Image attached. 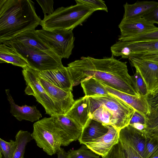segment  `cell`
Segmentation results:
<instances>
[{
  "instance_id": "d4e9b609",
  "label": "cell",
  "mask_w": 158,
  "mask_h": 158,
  "mask_svg": "<svg viewBox=\"0 0 158 158\" xmlns=\"http://www.w3.org/2000/svg\"><path fill=\"white\" fill-rule=\"evenodd\" d=\"M81 84L85 96H102L109 94L103 84L93 77L82 81Z\"/></svg>"
},
{
  "instance_id": "74e56055",
  "label": "cell",
  "mask_w": 158,
  "mask_h": 158,
  "mask_svg": "<svg viewBox=\"0 0 158 158\" xmlns=\"http://www.w3.org/2000/svg\"><path fill=\"white\" fill-rule=\"evenodd\" d=\"M148 101L150 111L158 108V92L152 95H148Z\"/></svg>"
},
{
  "instance_id": "8992f818",
  "label": "cell",
  "mask_w": 158,
  "mask_h": 158,
  "mask_svg": "<svg viewBox=\"0 0 158 158\" xmlns=\"http://www.w3.org/2000/svg\"><path fill=\"white\" fill-rule=\"evenodd\" d=\"M31 135L37 145L48 155L56 154L62 146L60 131L51 116L35 122Z\"/></svg>"
},
{
  "instance_id": "30bf717a",
  "label": "cell",
  "mask_w": 158,
  "mask_h": 158,
  "mask_svg": "<svg viewBox=\"0 0 158 158\" xmlns=\"http://www.w3.org/2000/svg\"><path fill=\"white\" fill-rule=\"evenodd\" d=\"M38 76L41 85L54 104L56 114L65 115L75 101L72 91L59 88Z\"/></svg>"
},
{
  "instance_id": "4fadbf2b",
  "label": "cell",
  "mask_w": 158,
  "mask_h": 158,
  "mask_svg": "<svg viewBox=\"0 0 158 158\" xmlns=\"http://www.w3.org/2000/svg\"><path fill=\"white\" fill-rule=\"evenodd\" d=\"M121 34L118 40L124 39L146 32L157 28L143 17L123 20L118 25Z\"/></svg>"
},
{
  "instance_id": "7c38bea8",
  "label": "cell",
  "mask_w": 158,
  "mask_h": 158,
  "mask_svg": "<svg viewBox=\"0 0 158 158\" xmlns=\"http://www.w3.org/2000/svg\"><path fill=\"white\" fill-rule=\"evenodd\" d=\"M59 128L62 139V146H67L79 139L83 128L65 115L51 116Z\"/></svg>"
},
{
  "instance_id": "6da1fadb",
  "label": "cell",
  "mask_w": 158,
  "mask_h": 158,
  "mask_svg": "<svg viewBox=\"0 0 158 158\" xmlns=\"http://www.w3.org/2000/svg\"><path fill=\"white\" fill-rule=\"evenodd\" d=\"M127 64V62L120 61L112 55L102 59L82 56L68 64L66 68L73 87L93 77L121 92L139 96L128 73Z\"/></svg>"
},
{
  "instance_id": "60d3db41",
  "label": "cell",
  "mask_w": 158,
  "mask_h": 158,
  "mask_svg": "<svg viewBox=\"0 0 158 158\" xmlns=\"http://www.w3.org/2000/svg\"><path fill=\"white\" fill-rule=\"evenodd\" d=\"M158 92V86L149 95H152Z\"/></svg>"
},
{
  "instance_id": "484cf974",
  "label": "cell",
  "mask_w": 158,
  "mask_h": 158,
  "mask_svg": "<svg viewBox=\"0 0 158 158\" xmlns=\"http://www.w3.org/2000/svg\"><path fill=\"white\" fill-rule=\"evenodd\" d=\"M15 138L17 147L13 158H23L27 145L33 139L31 133L20 130L16 134Z\"/></svg>"
},
{
  "instance_id": "d590c367",
  "label": "cell",
  "mask_w": 158,
  "mask_h": 158,
  "mask_svg": "<svg viewBox=\"0 0 158 158\" xmlns=\"http://www.w3.org/2000/svg\"><path fill=\"white\" fill-rule=\"evenodd\" d=\"M142 17L153 24H158V5Z\"/></svg>"
},
{
  "instance_id": "ffe728a7",
  "label": "cell",
  "mask_w": 158,
  "mask_h": 158,
  "mask_svg": "<svg viewBox=\"0 0 158 158\" xmlns=\"http://www.w3.org/2000/svg\"><path fill=\"white\" fill-rule=\"evenodd\" d=\"M158 5V2L154 1H138L133 4L127 2L123 5L124 12L122 19L142 17Z\"/></svg>"
},
{
  "instance_id": "83f0119b",
  "label": "cell",
  "mask_w": 158,
  "mask_h": 158,
  "mask_svg": "<svg viewBox=\"0 0 158 158\" xmlns=\"http://www.w3.org/2000/svg\"><path fill=\"white\" fill-rule=\"evenodd\" d=\"M145 131L158 136V108L145 117Z\"/></svg>"
},
{
  "instance_id": "cb8c5ba5",
  "label": "cell",
  "mask_w": 158,
  "mask_h": 158,
  "mask_svg": "<svg viewBox=\"0 0 158 158\" xmlns=\"http://www.w3.org/2000/svg\"><path fill=\"white\" fill-rule=\"evenodd\" d=\"M103 158H143L135 150L119 140Z\"/></svg>"
},
{
  "instance_id": "d6a6232c",
  "label": "cell",
  "mask_w": 158,
  "mask_h": 158,
  "mask_svg": "<svg viewBox=\"0 0 158 158\" xmlns=\"http://www.w3.org/2000/svg\"><path fill=\"white\" fill-rule=\"evenodd\" d=\"M131 77L138 94L140 96H148L146 85L138 71L136 70L135 74Z\"/></svg>"
},
{
  "instance_id": "ba28073f",
  "label": "cell",
  "mask_w": 158,
  "mask_h": 158,
  "mask_svg": "<svg viewBox=\"0 0 158 158\" xmlns=\"http://www.w3.org/2000/svg\"><path fill=\"white\" fill-rule=\"evenodd\" d=\"M22 72L27 85L25 94L34 96L44 107L46 114L51 116L57 115L54 104L41 85L35 71L28 66L23 68Z\"/></svg>"
},
{
  "instance_id": "7402d4cb",
  "label": "cell",
  "mask_w": 158,
  "mask_h": 158,
  "mask_svg": "<svg viewBox=\"0 0 158 158\" xmlns=\"http://www.w3.org/2000/svg\"><path fill=\"white\" fill-rule=\"evenodd\" d=\"M9 40L18 42L25 46L43 51L52 50L39 37L35 30L25 31Z\"/></svg>"
},
{
  "instance_id": "836d02e7",
  "label": "cell",
  "mask_w": 158,
  "mask_h": 158,
  "mask_svg": "<svg viewBox=\"0 0 158 158\" xmlns=\"http://www.w3.org/2000/svg\"><path fill=\"white\" fill-rule=\"evenodd\" d=\"M76 3L84 4L93 9L94 11L102 10L108 12L107 7L105 1L102 0H76Z\"/></svg>"
},
{
  "instance_id": "ab89813d",
  "label": "cell",
  "mask_w": 158,
  "mask_h": 158,
  "mask_svg": "<svg viewBox=\"0 0 158 158\" xmlns=\"http://www.w3.org/2000/svg\"><path fill=\"white\" fill-rule=\"evenodd\" d=\"M57 158H67V154L64 148H60L56 153Z\"/></svg>"
},
{
  "instance_id": "52a82bcc",
  "label": "cell",
  "mask_w": 158,
  "mask_h": 158,
  "mask_svg": "<svg viewBox=\"0 0 158 158\" xmlns=\"http://www.w3.org/2000/svg\"><path fill=\"white\" fill-rule=\"evenodd\" d=\"M73 30H36L41 40L58 56L69 58L74 47Z\"/></svg>"
},
{
  "instance_id": "ac0fdd59",
  "label": "cell",
  "mask_w": 158,
  "mask_h": 158,
  "mask_svg": "<svg viewBox=\"0 0 158 158\" xmlns=\"http://www.w3.org/2000/svg\"><path fill=\"white\" fill-rule=\"evenodd\" d=\"M7 99L10 105V112L19 121L25 120L33 122L40 120L41 114L35 106H30L25 105L19 106L15 104L9 89L5 90Z\"/></svg>"
},
{
  "instance_id": "9a60e30c",
  "label": "cell",
  "mask_w": 158,
  "mask_h": 158,
  "mask_svg": "<svg viewBox=\"0 0 158 158\" xmlns=\"http://www.w3.org/2000/svg\"><path fill=\"white\" fill-rule=\"evenodd\" d=\"M119 140L132 148L143 158L146 147L144 131L137 129L129 124L119 131Z\"/></svg>"
},
{
  "instance_id": "1f68e13d",
  "label": "cell",
  "mask_w": 158,
  "mask_h": 158,
  "mask_svg": "<svg viewBox=\"0 0 158 158\" xmlns=\"http://www.w3.org/2000/svg\"><path fill=\"white\" fill-rule=\"evenodd\" d=\"M16 147L15 140H10L7 142L0 139V153L3 158H13Z\"/></svg>"
},
{
  "instance_id": "5b68a950",
  "label": "cell",
  "mask_w": 158,
  "mask_h": 158,
  "mask_svg": "<svg viewBox=\"0 0 158 158\" xmlns=\"http://www.w3.org/2000/svg\"><path fill=\"white\" fill-rule=\"evenodd\" d=\"M89 97L90 118L96 109L103 106L112 114L113 119L111 125L118 130L119 131L129 124L135 110L121 99L109 94L105 96Z\"/></svg>"
},
{
  "instance_id": "3957f363",
  "label": "cell",
  "mask_w": 158,
  "mask_h": 158,
  "mask_svg": "<svg viewBox=\"0 0 158 158\" xmlns=\"http://www.w3.org/2000/svg\"><path fill=\"white\" fill-rule=\"evenodd\" d=\"M95 11L81 3L57 8L52 14L44 16L40 25L47 31L73 30L81 24Z\"/></svg>"
},
{
  "instance_id": "f546056e",
  "label": "cell",
  "mask_w": 158,
  "mask_h": 158,
  "mask_svg": "<svg viewBox=\"0 0 158 158\" xmlns=\"http://www.w3.org/2000/svg\"><path fill=\"white\" fill-rule=\"evenodd\" d=\"M67 154V158H99V155L88 149L85 145L77 150L71 149Z\"/></svg>"
},
{
  "instance_id": "603a6c76",
  "label": "cell",
  "mask_w": 158,
  "mask_h": 158,
  "mask_svg": "<svg viewBox=\"0 0 158 158\" xmlns=\"http://www.w3.org/2000/svg\"><path fill=\"white\" fill-rule=\"evenodd\" d=\"M0 63H10L23 69L28 66L26 60L14 48L2 43L0 44Z\"/></svg>"
},
{
  "instance_id": "4316f807",
  "label": "cell",
  "mask_w": 158,
  "mask_h": 158,
  "mask_svg": "<svg viewBox=\"0 0 158 158\" xmlns=\"http://www.w3.org/2000/svg\"><path fill=\"white\" fill-rule=\"evenodd\" d=\"M144 131L146 147L143 158H153L158 156V136Z\"/></svg>"
},
{
  "instance_id": "5bb4252c",
  "label": "cell",
  "mask_w": 158,
  "mask_h": 158,
  "mask_svg": "<svg viewBox=\"0 0 158 158\" xmlns=\"http://www.w3.org/2000/svg\"><path fill=\"white\" fill-rule=\"evenodd\" d=\"M106 126L108 129L106 133L84 144L88 149L103 158L119 140V131L110 125Z\"/></svg>"
},
{
  "instance_id": "2e32d148",
  "label": "cell",
  "mask_w": 158,
  "mask_h": 158,
  "mask_svg": "<svg viewBox=\"0 0 158 158\" xmlns=\"http://www.w3.org/2000/svg\"><path fill=\"white\" fill-rule=\"evenodd\" d=\"M108 93L121 99L141 115L146 116L150 112L148 96H136L129 94L102 83Z\"/></svg>"
},
{
  "instance_id": "9c48e42d",
  "label": "cell",
  "mask_w": 158,
  "mask_h": 158,
  "mask_svg": "<svg viewBox=\"0 0 158 158\" xmlns=\"http://www.w3.org/2000/svg\"><path fill=\"white\" fill-rule=\"evenodd\" d=\"M112 55L123 58L137 55L158 54V40L129 42L119 41L110 48Z\"/></svg>"
},
{
  "instance_id": "e0dca14e",
  "label": "cell",
  "mask_w": 158,
  "mask_h": 158,
  "mask_svg": "<svg viewBox=\"0 0 158 158\" xmlns=\"http://www.w3.org/2000/svg\"><path fill=\"white\" fill-rule=\"evenodd\" d=\"M35 71L39 77L61 89L72 91L73 86L66 67L64 66L41 71Z\"/></svg>"
},
{
  "instance_id": "d6986e66",
  "label": "cell",
  "mask_w": 158,
  "mask_h": 158,
  "mask_svg": "<svg viewBox=\"0 0 158 158\" xmlns=\"http://www.w3.org/2000/svg\"><path fill=\"white\" fill-rule=\"evenodd\" d=\"M90 107L89 97L85 96L75 101L65 115L83 128L90 118Z\"/></svg>"
},
{
  "instance_id": "8fae6325",
  "label": "cell",
  "mask_w": 158,
  "mask_h": 158,
  "mask_svg": "<svg viewBox=\"0 0 158 158\" xmlns=\"http://www.w3.org/2000/svg\"><path fill=\"white\" fill-rule=\"evenodd\" d=\"M128 59L141 75L150 94L158 86V64L136 57L130 56Z\"/></svg>"
},
{
  "instance_id": "f1b7e54d",
  "label": "cell",
  "mask_w": 158,
  "mask_h": 158,
  "mask_svg": "<svg viewBox=\"0 0 158 158\" xmlns=\"http://www.w3.org/2000/svg\"><path fill=\"white\" fill-rule=\"evenodd\" d=\"M91 118L98 121L104 125H111L113 116L110 111L104 107L96 109L93 113Z\"/></svg>"
},
{
  "instance_id": "44dd1931",
  "label": "cell",
  "mask_w": 158,
  "mask_h": 158,
  "mask_svg": "<svg viewBox=\"0 0 158 158\" xmlns=\"http://www.w3.org/2000/svg\"><path fill=\"white\" fill-rule=\"evenodd\" d=\"M108 130L106 125L90 118L83 128L78 141L80 144H85L104 135L107 132Z\"/></svg>"
},
{
  "instance_id": "277c9868",
  "label": "cell",
  "mask_w": 158,
  "mask_h": 158,
  "mask_svg": "<svg viewBox=\"0 0 158 158\" xmlns=\"http://www.w3.org/2000/svg\"><path fill=\"white\" fill-rule=\"evenodd\" d=\"M2 43L14 48L26 60L28 66L35 70L46 71L64 66L62 58L52 50L43 51L11 40Z\"/></svg>"
},
{
  "instance_id": "4dcf8cb0",
  "label": "cell",
  "mask_w": 158,
  "mask_h": 158,
  "mask_svg": "<svg viewBox=\"0 0 158 158\" xmlns=\"http://www.w3.org/2000/svg\"><path fill=\"white\" fill-rule=\"evenodd\" d=\"M158 40V27L151 31L124 39L122 41L143 42Z\"/></svg>"
},
{
  "instance_id": "8d00e7d4",
  "label": "cell",
  "mask_w": 158,
  "mask_h": 158,
  "mask_svg": "<svg viewBox=\"0 0 158 158\" xmlns=\"http://www.w3.org/2000/svg\"><path fill=\"white\" fill-rule=\"evenodd\" d=\"M139 123L145 125V117L135 111L130 120L129 124L132 125L134 124Z\"/></svg>"
},
{
  "instance_id": "f35d334b",
  "label": "cell",
  "mask_w": 158,
  "mask_h": 158,
  "mask_svg": "<svg viewBox=\"0 0 158 158\" xmlns=\"http://www.w3.org/2000/svg\"><path fill=\"white\" fill-rule=\"evenodd\" d=\"M131 56L138 57L158 64V54H147Z\"/></svg>"
},
{
  "instance_id": "e575fe53",
  "label": "cell",
  "mask_w": 158,
  "mask_h": 158,
  "mask_svg": "<svg viewBox=\"0 0 158 158\" xmlns=\"http://www.w3.org/2000/svg\"><path fill=\"white\" fill-rule=\"evenodd\" d=\"M36 1L40 6L44 16L46 14L49 15L54 11L53 7L54 2L53 0H38Z\"/></svg>"
},
{
  "instance_id": "b9f144b4",
  "label": "cell",
  "mask_w": 158,
  "mask_h": 158,
  "mask_svg": "<svg viewBox=\"0 0 158 158\" xmlns=\"http://www.w3.org/2000/svg\"><path fill=\"white\" fill-rule=\"evenodd\" d=\"M23 158H24V157H23Z\"/></svg>"
},
{
  "instance_id": "7a4b0ae2",
  "label": "cell",
  "mask_w": 158,
  "mask_h": 158,
  "mask_svg": "<svg viewBox=\"0 0 158 158\" xmlns=\"http://www.w3.org/2000/svg\"><path fill=\"white\" fill-rule=\"evenodd\" d=\"M41 19L30 0H0V43L25 31L35 30Z\"/></svg>"
}]
</instances>
